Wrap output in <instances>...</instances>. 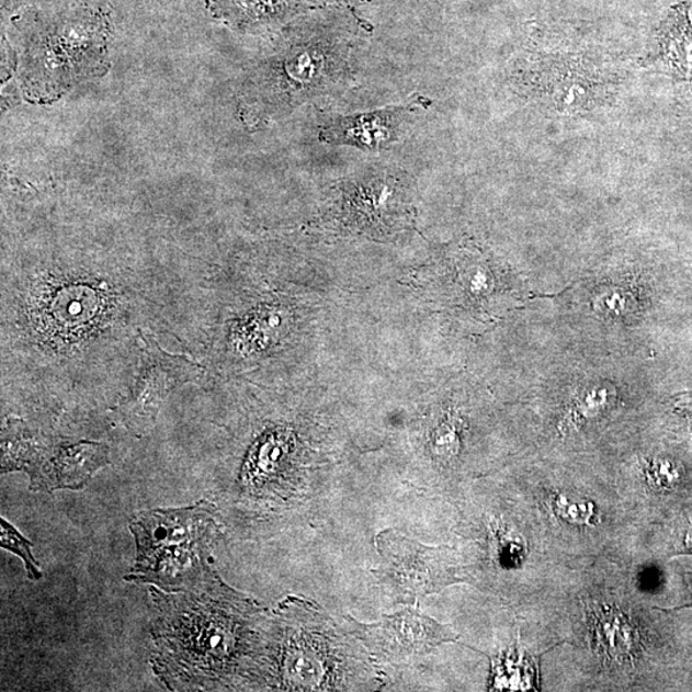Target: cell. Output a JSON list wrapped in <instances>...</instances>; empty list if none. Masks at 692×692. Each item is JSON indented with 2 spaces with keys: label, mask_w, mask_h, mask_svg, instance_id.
Instances as JSON below:
<instances>
[{
  "label": "cell",
  "mask_w": 692,
  "mask_h": 692,
  "mask_svg": "<svg viewBox=\"0 0 692 692\" xmlns=\"http://www.w3.org/2000/svg\"><path fill=\"white\" fill-rule=\"evenodd\" d=\"M294 4L295 0H212V10L234 24L258 25L285 18Z\"/></svg>",
  "instance_id": "10"
},
{
  "label": "cell",
  "mask_w": 692,
  "mask_h": 692,
  "mask_svg": "<svg viewBox=\"0 0 692 692\" xmlns=\"http://www.w3.org/2000/svg\"><path fill=\"white\" fill-rule=\"evenodd\" d=\"M349 190L354 212L367 220L383 218L398 201L397 181L386 174L363 177Z\"/></svg>",
  "instance_id": "9"
},
{
  "label": "cell",
  "mask_w": 692,
  "mask_h": 692,
  "mask_svg": "<svg viewBox=\"0 0 692 692\" xmlns=\"http://www.w3.org/2000/svg\"><path fill=\"white\" fill-rule=\"evenodd\" d=\"M344 620L349 633L366 646L372 657L385 663H406L460 638L452 627L441 625L409 605L372 623L356 621L351 615Z\"/></svg>",
  "instance_id": "6"
},
{
  "label": "cell",
  "mask_w": 692,
  "mask_h": 692,
  "mask_svg": "<svg viewBox=\"0 0 692 692\" xmlns=\"http://www.w3.org/2000/svg\"><path fill=\"white\" fill-rule=\"evenodd\" d=\"M275 63L270 75L275 76L273 83L285 95L306 97L325 86L331 78V70L337 59L330 52L317 48L314 44L295 45Z\"/></svg>",
  "instance_id": "8"
},
{
  "label": "cell",
  "mask_w": 692,
  "mask_h": 692,
  "mask_svg": "<svg viewBox=\"0 0 692 692\" xmlns=\"http://www.w3.org/2000/svg\"><path fill=\"white\" fill-rule=\"evenodd\" d=\"M128 527L135 537L136 560L126 581L184 591L200 587L215 574L209 559L219 527L215 507L208 501L140 512Z\"/></svg>",
  "instance_id": "2"
},
{
  "label": "cell",
  "mask_w": 692,
  "mask_h": 692,
  "mask_svg": "<svg viewBox=\"0 0 692 692\" xmlns=\"http://www.w3.org/2000/svg\"><path fill=\"white\" fill-rule=\"evenodd\" d=\"M0 542H2L4 549L18 554L24 560L29 579L34 581L42 579V570L37 567L32 551H30L32 544L3 519L2 523H0Z\"/></svg>",
  "instance_id": "11"
},
{
  "label": "cell",
  "mask_w": 692,
  "mask_h": 692,
  "mask_svg": "<svg viewBox=\"0 0 692 692\" xmlns=\"http://www.w3.org/2000/svg\"><path fill=\"white\" fill-rule=\"evenodd\" d=\"M110 465V449L95 441L66 443L9 420L2 435V470H24L30 489L80 490L99 469Z\"/></svg>",
  "instance_id": "3"
},
{
  "label": "cell",
  "mask_w": 692,
  "mask_h": 692,
  "mask_svg": "<svg viewBox=\"0 0 692 692\" xmlns=\"http://www.w3.org/2000/svg\"><path fill=\"white\" fill-rule=\"evenodd\" d=\"M408 116L409 106H394V109L333 118L322 128L319 138L333 146L368 150L385 149L400 138Z\"/></svg>",
  "instance_id": "7"
},
{
  "label": "cell",
  "mask_w": 692,
  "mask_h": 692,
  "mask_svg": "<svg viewBox=\"0 0 692 692\" xmlns=\"http://www.w3.org/2000/svg\"><path fill=\"white\" fill-rule=\"evenodd\" d=\"M203 367L185 355L166 352L158 342L140 332V363L131 399L118 408L121 420L136 436L154 428L159 409L178 387L197 383Z\"/></svg>",
  "instance_id": "5"
},
{
  "label": "cell",
  "mask_w": 692,
  "mask_h": 692,
  "mask_svg": "<svg viewBox=\"0 0 692 692\" xmlns=\"http://www.w3.org/2000/svg\"><path fill=\"white\" fill-rule=\"evenodd\" d=\"M557 506L558 511L560 512L559 514L563 517V519L570 522L582 524L589 522L591 519L592 508L590 504H570V501L567 499V497L561 496L557 500Z\"/></svg>",
  "instance_id": "12"
},
{
  "label": "cell",
  "mask_w": 692,
  "mask_h": 692,
  "mask_svg": "<svg viewBox=\"0 0 692 692\" xmlns=\"http://www.w3.org/2000/svg\"><path fill=\"white\" fill-rule=\"evenodd\" d=\"M376 549L382 565L374 574L399 604L418 605L426 597L469 580L467 567L451 546H428L385 530L376 536Z\"/></svg>",
  "instance_id": "4"
},
{
  "label": "cell",
  "mask_w": 692,
  "mask_h": 692,
  "mask_svg": "<svg viewBox=\"0 0 692 692\" xmlns=\"http://www.w3.org/2000/svg\"><path fill=\"white\" fill-rule=\"evenodd\" d=\"M151 665L171 690L270 683L273 617L213 574L184 591L150 589Z\"/></svg>",
  "instance_id": "1"
}]
</instances>
